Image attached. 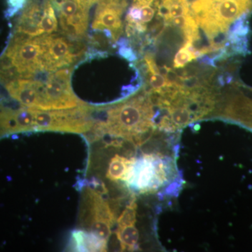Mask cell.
<instances>
[{"mask_svg":"<svg viewBox=\"0 0 252 252\" xmlns=\"http://www.w3.org/2000/svg\"><path fill=\"white\" fill-rule=\"evenodd\" d=\"M92 116L94 123L89 132L93 140L109 135L140 146L157 129L154 103L145 89L114 105L94 107Z\"/></svg>","mask_w":252,"mask_h":252,"instance_id":"cell-1","label":"cell"},{"mask_svg":"<svg viewBox=\"0 0 252 252\" xmlns=\"http://www.w3.org/2000/svg\"><path fill=\"white\" fill-rule=\"evenodd\" d=\"M72 244L78 251L104 252L107 242L86 230H77L72 233Z\"/></svg>","mask_w":252,"mask_h":252,"instance_id":"cell-7","label":"cell"},{"mask_svg":"<svg viewBox=\"0 0 252 252\" xmlns=\"http://www.w3.org/2000/svg\"><path fill=\"white\" fill-rule=\"evenodd\" d=\"M174 171L170 158L158 153L146 154L135 158L125 182L139 193H154L167 184Z\"/></svg>","mask_w":252,"mask_h":252,"instance_id":"cell-3","label":"cell"},{"mask_svg":"<svg viewBox=\"0 0 252 252\" xmlns=\"http://www.w3.org/2000/svg\"><path fill=\"white\" fill-rule=\"evenodd\" d=\"M92 29L101 31L111 41H117L123 33L122 16L127 6L126 0H99Z\"/></svg>","mask_w":252,"mask_h":252,"instance_id":"cell-5","label":"cell"},{"mask_svg":"<svg viewBox=\"0 0 252 252\" xmlns=\"http://www.w3.org/2000/svg\"><path fill=\"white\" fill-rule=\"evenodd\" d=\"M190 12L188 0H162L159 9L165 24L173 18L187 16Z\"/></svg>","mask_w":252,"mask_h":252,"instance_id":"cell-9","label":"cell"},{"mask_svg":"<svg viewBox=\"0 0 252 252\" xmlns=\"http://www.w3.org/2000/svg\"><path fill=\"white\" fill-rule=\"evenodd\" d=\"M27 1L28 0H7V9L5 11V18L9 19L21 12L27 4Z\"/></svg>","mask_w":252,"mask_h":252,"instance_id":"cell-12","label":"cell"},{"mask_svg":"<svg viewBox=\"0 0 252 252\" xmlns=\"http://www.w3.org/2000/svg\"><path fill=\"white\" fill-rule=\"evenodd\" d=\"M135 158H127L116 155L111 159L106 177L113 182L121 180L125 182Z\"/></svg>","mask_w":252,"mask_h":252,"instance_id":"cell-8","label":"cell"},{"mask_svg":"<svg viewBox=\"0 0 252 252\" xmlns=\"http://www.w3.org/2000/svg\"><path fill=\"white\" fill-rule=\"evenodd\" d=\"M135 223L118 225L117 235L123 251L136 250L138 245L139 232Z\"/></svg>","mask_w":252,"mask_h":252,"instance_id":"cell-10","label":"cell"},{"mask_svg":"<svg viewBox=\"0 0 252 252\" xmlns=\"http://www.w3.org/2000/svg\"><path fill=\"white\" fill-rule=\"evenodd\" d=\"M157 0H133L126 18V32L129 37L145 32L147 25L159 14Z\"/></svg>","mask_w":252,"mask_h":252,"instance_id":"cell-6","label":"cell"},{"mask_svg":"<svg viewBox=\"0 0 252 252\" xmlns=\"http://www.w3.org/2000/svg\"><path fill=\"white\" fill-rule=\"evenodd\" d=\"M190 11L198 25L205 32L210 47L220 49L215 40L219 36H227L230 26L239 19L251 14L250 0H195Z\"/></svg>","mask_w":252,"mask_h":252,"instance_id":"cell-2","label":"cell"},{"mask_svg":"<svg viewBox=\"0 0 252 252\" xmlns=\"http://www.w3.org/2000/svg\"><path fill=\"white\" fill-rule=\"evenodd\" d=\"M83 220L86 230L104 241L112 234L115 216L110 205L98 190L87 188L84 192Z\"/></svg>","mask_w":252,"mask_h":252,"instance_id":"cell-4","label":"cell"},{"mask_svg":"<svg viewBox=\"0 0 252 252\" xmlns=\"http://www.w3.org/2000/svg\"><path fill=\"white\" fill-rule=\"evenodd\" d=\"M198 57V49L190 42H185L175 54L173 60V67L180 69Z\"/></svg>","mask_w":252,"mask_h":252,"instance_id":"cell-11","label":"cell"}]
</instances>
